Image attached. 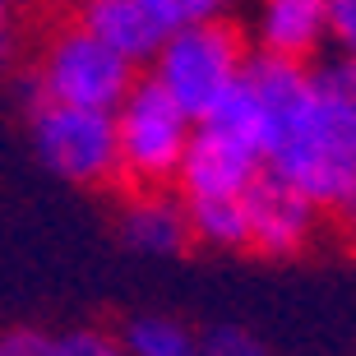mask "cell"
Masks as SVG:
<instances>
[{
	"label": "cell",
	"mask_w": 356,
	"mask_h": 356,
	"mask_svg": "<svg viewBox=\"0 0 356 356\" xmlns=\"http://www.w3.org/2000/svg\"><path fill=\"white\" fill-rule=\"evenodd\" d=\"M245 70H250V51L236 28L227 19H195V24H176V33L153 60V79L195 120H204L241 88Z\"/></svg>",
	"instance_id": "cell-1"
},
{
	"label": "cell",
	"mask_w": 356,
	"mask_h": 356,
	"mask_svg": "<svg viewBox=\"0 0 356 356\" xmlns=\"http://www.w3.org/2000/svg\"><path fill=\"white\" fill-rule=\"evenodd\" d=\"M199 120L162 88L153 74L130 88V97L116 106L120 130V176L139 190H162L181 181V162L190 153Z\"/></svg>",
	"instance_id": "cell-2"
},
{
	"label": "cell",
	"mask_w": 356,
	"mask_h": 356,
	"mask_svg": "<svg viewBox=\"0 0 356 356\" xmlns=\"http://www.w3.org/2000/svg\"><path fill=\"white\" fill-rule=\"evenodd\" d=\"M134 60L120 56L111 42H102L92 28H83L79 19L70 28H60L47 51H42L38 74L28 79L33 102L51 97V102H70V106H92V111H116L130 88L139 83Z\"/></svg>",
	"instance_id": "cell-3"
},
{
	"label": "cell",
	"mask_w": 356,
	"mask_h": 356,
	"mask_svg": "<svg viewBox=\"0 0 356 356\" xmlns=\"http://www.w3.org/2000/svg\"><path fill=\"white\" fill-rule=\"evenodd\" d=\"M33 153L51 176L70 185H111L120 181V130L116 111H92L38 97L28 111Z\"/></svg>",
	"instance_id": "cell-4"
},
{
	"label": "cell",
	"mask_w": 356,
	"mask_h": 356,
	"mask_svg": "<svg viewBox=\"0 0 356 356\" xmlns=\"http://www.w3.org/2000/svg\"><path fill=\"white\" fill-rule=\"evenodd\" d=\"M264 172H268L264 144H254L250 134L232 130V125H222V120H199L176 185L185 190V199L245 195Z\"/></svg>",
	"instance_id": "cell-5"
},
{
	"label": "cell",
	"mask_w": 356,
	"mask_h": 356,
	"mask_svg": "<svg viewBox=\"0 0 356 356\" xmlns=\"http://www.w3.org/2000/svg\"><path fill=\"white\" fill-rule=\"evenodd\" d=\"M245 213H250V250L268 254V259H287L315 241L324 209L310 195H301L291 181L264 172L245 190Z\"/></svg>",
	"instance_id": "cell-6"
},
{
	"label": "cell",
	"mask_w": 356,
	"mask_h": 356,
	"mask_svg": "<svg viewBox=\"0 0 356 356\" xmlns=\"http://www.w3.org/2000/svg\"><path fill=\"white\" fill-rule=\"evenodd\" d=\"M79 24L130 56L134 65H153L176 33V14L162 0H79Z\"/></svg>",
	"instance_id": "cell-7"
},
{
	"label": "cell",
	"mask_w": 356,
	"mask_h": 356,
	"mask_svg": "<svg viewBox=\"0 0 356 356\" xmlns=\"http://www.w3.org/2000/svg\"><path fill=\"white\" fill-rule=\"evenodd\" d=\"M254 42H259L264 56L310 60L324 42H333L329 0H259Z\"/></svg>",
	"instance_id": "cell-8"
},
{
	"label": "cell",
	"mask_w": 356,
	"mask_h": 356,
	"mask_svg": "<svg viewBox=\"0 0 356 356\" xmlns=\"http://www.w3.org/2000/svg\"><path fill=\"white\" fill-rule=\"evenodd\" d=\"M120 232L144 254H176L190 241V218H185V204H172L162 190H139V199L125 204Z\"/></svg>",
	"instance_id": "cell-9"
},
{
	"label": "cell",
	"mask_w": 356,
	"mask_h": 356,
	"mask_svg": "<svg viewBox=\"0 0 356 356\" xmlns=\"http://www.w3.org/2000/svg\"><path fill=\"white\" fill-rule=\"evenodd\" d=\"M185 218H190V241H199V245H209V250H250L245 195L185 199Z\"/></svg>",
	"instance_id": "cell-10"
},
{
	"label": "cell",
	"mask_w": 356,
	"mask_h": 356,
	"mask_svg": "<svg viewBox=\"0 0 356 356\" xmlns=\"http://www.w3.org/2000/svg\"><path fill=\"white\" fill-rule=\"evenodd\" d=\"M120 343L130 356H204V343L167 315H139Z\"/></svg>",
	"instance_id": "cell-11"
},
{
	"label": "cell",
	"mask_w": 356,
	"mask_h": 356,
	"mask_svg": "<svg viewBox=\"0 0 356 356\" xmlns=\"http://www.w3.org/2000/svg\"><path fill=\"white\" fill-rule=\"evenodd\" d=\"M47 356H130V352L102 329H70L47 338Z\"/></svg>",
	"instance_id": "cell-12"
},
{
	"label": "cell",
	"mask_w": 356,
	"mask_h": 356,
	"mask_svg": "<svg viewBox=\"0 0 356 356\" xmlns=\"http://www.w3.org/2000/svg\"><path fill=\"white\" fill-rule=\"evenodd\" d=\"M199 343H204V356H264V343L254 333L236 329V324H218Z\"/></svg>",
	"instance_id": "cell-13"
},
{
	"label": "cell",
	"mask_w": 356,
	"mask_h": 356,
	"mask_svg": "<svg viewBox=\"0 0 356 356\" xmlns=\"http://www.w3.org/2000/svg\"><path fill=\"white\" fill-rule=\"evenodd\" d=\"M329 24L343 60H356V0H329Z\"/></svg>",
	"instance_id": "cell-14"
},
{
	"label": "cell",
	"mask_w": 356,
	"mask_h": 356,
	"mask_svg": "<svg viewBox=\"0 0 356 356\" xmlns=\"http://www.w3.org/2000/svg\"><path fill=\"white\" fill-rule=\"evenodd\" d=\"M319 79L333 88V97L347 106V116H352V125H356V60H338V65L319 70Z\"/></svg>",
	"instance_id": "cell-15"
},
{
	"label": "cell",
	"mask_w": 356,
	"mask_h": 356,
	"mask_svg": "<svg viewBox=\"0 0 356 356\" xmlns=\"http://www.w3.org/2000/svg\"><path fill=\"white\" fill-rule=\"evenodd\" d=\"M176 14V24H195V19H222L227 0H162Z\"/></svg>",
	"instance_id": "cell-16"
},
{
	"label": "cell",
	"mask_w": 356,
	"mask_h": 356,
	"mask_svg": "<svg viewBox=\"0 0 356 356\" xmlns=\"http://www.w3.org/2000/svg\"><path fill=\"white\" fill-rule=\"evenodd\" d=\"M0 356H47V333H5L0 338Z\"/></svg>",
	"instance_id": "cell-17"
},
{
	"label": "cell",
	"mask_w": 356,
	"mask_h": 356,
	"mask_svg": "<svg viewBox=\"0 0 356 356\" xmlns=\"http://www.w3.org/2000/svg\"><path fill=\"white\" fill-rule=\"evenodd\" d=\"M333 227H338V236L347 241V245H356V185L352 190H347L343 199H338V204H333Z\"/></svg>",
	"instance_id": "cell-18"
},
{
	"label": "cell",
	"mask_w": 356,
	"mask_h": 356,
	"mask_svg": "<svg viewBox=\"0 0 356 356\" xmlns=\"http://www.w3.org/2000/svg\"><path fill=\"white\" fill-rule=\"evenodd\" d=\"M10 14H14V0H0V33H5V24H10Z\"/></svg>",
	"instance_id": "cell-19"
}]
</instances>
